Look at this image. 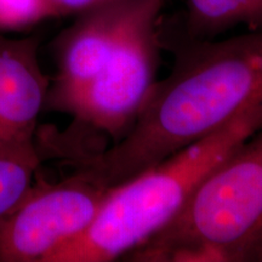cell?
<instances>
[{
	"instance_id": "3",
	"label": "cell",
	"mask_w": 262,
	"mask_h": 262,
	"mask_svg": "<svg viewBox=\"0 0 262 262\" xmlns=\"http://www.w3.org/2000/svg\"><path fill=\"white\" fill-rule=\"evenodd\" d=\"M126 260L262 262V127L217 164L180 214Z\"/></svg>"
},
{
	"instance_id": "1",
	"label": "cell",
	"mask_w": 262,
	"mask_h": 262,
	"mask_svg": "<svg viewBox=\"0 0 262 262\" xmlns=\"http://www.w3.org/2000/svg\"><path fill=\"white\" fill-rule=\"evenodd\" d=\"M159 40L172 52L170 74L156 81L122 139L73 159L110 188L262 103V29L224 40Z\"/></svg>"
},
{
	"instance_id": "10",
	"label": "cell",
	"mask_w": 262,
	"mask_h": 262,
	"mask_svg": "<svg viewBox=\"0 0 262 262\" xmlns=\"http://www.w3.org/2000/svg\"><path fill=\"white\" fill-rule=\"evenodd\" d=\"M112 0H44L49 16L80 14L95 6Z\"/></svg>"
},
{
	"instance_id": "5",
	"label": "cell",
	"mask_w": 262,
	"mask_h": 262,
	"mask_svg": "<svg viewBox=\"0 0 262 262\" xmlns=\"http://www.w3.org/2000/svg\"><path fill=\"white\" fill-rule=\"evenodd\" d=\"M61 181H38L0 216V262H45L88 228L110 187L78 165Z\"/></svg>"
},
{
	"instance_id": "4",
	"label": "cell",
	"mask_w": 262,
	"mask_h": 262,
	"mask_svg": "<svg viewBox=\"0 0 262 262\" xmlns=\"http://www.w3.org/2000/svg\"><path fill=\"white\" fill-rule=\"evenodd\" d=\"M163 4L164 0L137 2L106 66L66 107L63 113L74 123L56 142L73 145L103 135L113 145L127 133L157 81Z\"/></svg>"
},
{
	"instance_id": "7",
	"label": "cell",
	"mask_w": 262,
	"mask_h": 262,
	"mask_svg": "<svg viewBox=\"0 0 262 262\" xmlns=\"http://www.w3.org/2000/svg\"><path fill=\"white\" fill-rule=\"evenodd\" d=\"M39 44L38 37L0 34V150L37 148L38 118L51 84L39 62Z\"/></svg>"
},
{
	"instance_id": "2",
	"label": "cell",
	"mask_w": 262,
	"mask_h": 262,
	"mask_svg": "<svg viewBox=\"0 0 262 262\" xmlns=\"http://www.w3.org/2000/svg\"><path fill=\"white\" fill-rule=\"evenodd\" d=\"M261 127L262 103L114 186L88 228L45 262H111L126 257L168 226L205 176Z\"/></svg>"
},
{
	"instance_id": "8",
	"label": "cell",
	"mask_w": 262,
	"mask_h": 262,
	"mask_svg": "<svg viewBox=\"0 0 262 262\" xmlns=\"http://www.w3.org/2000/svg\"><path fill=\"white\" fill-rule=\"evenodd\" d=\"M185 24L179 32L185 38L214 39L238 26L262 29V0H185Z\"/></svg>"
},
{
	"instance_id": "6",
	"label": "cell",
	"mask_w": 262,
	"mask_h": 262,
	"mask_svg": "<svg viewBox=\"0 0 262 262\" xmlns=\"http://www.w3.org/2000/svg\"><path fill=\"white\" fill-rule=\"evenodd\" d=\"M139 0H112L78 14L55 40L57 73L44 111L66 107L102 71Z\"/></svg>"
},
{
	"instance_id": "9",
	"label": "cell",
	"mask_w": 262,
	"mask_h": 262,
	"mask_svg": "<svg viewBox=\"0 0 262 262\" xmlns=\"http://www.w3.org/2000/svg\"><path fill=\"white\" fill-rule=\"evenodd\" d=\"M41 162L39 147L0 150V216L14 206L33 185Z\"/></svg>"
}]
</instances>
